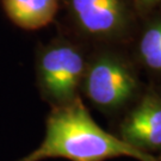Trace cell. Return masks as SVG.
<instances>
[{
  "mask_svg": "<svg viewBox=\"0 0 161 161\" xmlns=\"http://www.w3.org/2000/svg\"><path fill=\"white\" fill-rule=\"evenodd\" d=\"M116 158L161 161V156L140 152L117 135L104 130L96 123L79 97L67 105L53 108L46 119V134L42 143L17 161H108Z\"/></svg>",
  "mask_w": 161,
  "mask_h": 161,
  "instance_id": "obj_1",
  "label": "cell"
},
{
  "mask_svg": "<svg viewBox=\"0 0 161 161\" xmlns=\"http://www.w3.org/2000/svg\"><path fill=\"white\" fill-rule=\"evenodd\" d=\"M86 64L81 48L68 40L41 44L36 53V79L42 98L53 108L79 98Z\"/></svg>",
  "mask_w": 161,
  "mask_h": 161,
  "instance_id": "obj_2",
  "label": "cell"
},
{
  "mask_svg": "<svg viewBox=\"0 0 161 161\" xmlns=\"http://www.w3.org/2000/svg\"><path fill=\"white\" fill-rule=\"evenodd\" d=\"M137 88V76L121 56L105 52L87 61L80 90L98 110L106 114L118 111Z\"/></svg>",
  "mask_w": 161,
  "mask_h": 161,
  "instance_id": "obj_3",
  "label": "cell"
},
{
  "mask_svg": "<svg viewBox=\"0 0 161 161\" xmlns=\"http://www.w3.org/2000/svg\"><path fill=\"white\" fill-rule=\"evenodd\" d=\"M64 4L72 22L86 37L117 38L129 25L125 0H64Z\"/></svg>",
  "mask_w": 161,
  "mask_h": 161,
  "instance_id": "obj_4",
  "label": "cell"
},
{
  "mask_svg": "<svg viewBox=\"0 0 161 161\" xmlns=\"http://www.w3.org/2000/svg\"><path fill=\"white\" fill-rule=\"evenodd\" d=\"M118 137L140 152L161 153V97L155 93L143 96L121 122Z\"/></svg>",
  "mask_w": 161,
  "mask_h": 161,
  "instance_id": "obj_5",
  "label": "cell"
},
{
  "mask_svg": "<svg viewBox=\"0 0 161 161\" xmlns=\"http://www.w3.org/2000/svg\"><path fill=\"white\" fill-rule=\"evenodd\" d=\"M60 0H1L6 16L24 30L44 28L54 20Z\"/></svg>",
  "mask_w": 161,
  "mask_h": 161,
  "instance_id": "obj_6",
  "label": "cell"
},
{
  "mask_svg": "<svg viewBox=\"0 0 161 161\" xmlns=\"http://www.w3.org/2000/svg\"><path fill=\"white\" fill-rule=\"evenodd\" d=\"M138 52L148 68L161 72V20H155L143 31Z\"/></svg>",
  "mask_w": 161,
  "mask_h": 161,
  "instance_id": "obj_7",
  "label": "cell"
},
{
  "mask_svg": "<svg viewBox=\"0 0 161 161\" xmlns=\"http://www.w3.org/2000/svg\"><path fill=\"white\" fill-rule=\"evenodd\" d=\"M161 0H137V3L142 7H150V6L156 5L158 3H160Z\"/></svg>",
  "mask_w": 161,
  "mask_h": 161,
  "instance_id": "obj_8",
  "label": "cell"
}]
</instances>
